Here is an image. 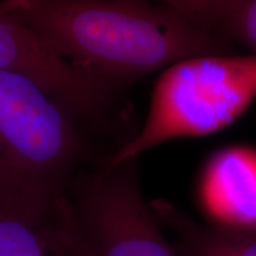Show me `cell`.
<instances>
[{"instance_id":"6da1fadb","label":"cell","mask_w":256,"mask_h":256,"mask_svg":"<svg viewBox=\"0 0 256 256\" xmlns=\"http://www.w3.org/2000/svg\"><path fill=\"white\" fill-rule=\"evenodd\" d=\"M0 6L64 60L114 87L182 60L232 50L166 2L5 0Z\"/></svg>"},{"instance_id":"7a4b0ae2","label":"cell","mask_w":256,"mask_h":256,"mask_svg":"<svg viewBox=\"0 0 256 256\" xmlns=\"http://www.w3.org/2000/svg\"><path fill=\"white\" fill-rule=\"evenodd\" d=\"M80 122L36 83L0 72V191L55 200L88 156Z\"/></svg>"},{"instance_id":"3957f363","label":"cell","mask_w":256,"mask_h":256,"mask_svg":"<svg viewBox=\"0 0 256 256\" xmlns=\"http://www.w3.org/2000/svg\"><path fill=\"white\" fill-rule=\"evenodd\" d=\"M256 98V55H208L165 69L153 88L145 122L106 159L139 158L174 139L209 136L235 122Z\"/></svg>"},{"instance_id":"277c9868","label":"cell","mask_w":256,"mask_h":256,"mask_svg":"<svg viewBox=\"0 0 256 256\" xmlns=\"http://www.w3.org/2000/svg\"><path fill=\"white\" fill-rule=\"evenodd\" d=\"M139 158L80 171L60 206L86 256H180L144 198Z\"/></svg>"},{"instance_id":"5b68a950","label":"cell","mask_w":256,"mask_h":256,"mask_svg":"<svg viewBox=\"0 0 256 256\" xmlns=\"http://www.w3.org/2000/svg\"><path fill=\"white\" fill-rule=\"evenodd\" d=\"M0 72L36 83L80 121L110 130L115 87L64 60L36 31L0 6Z\"/></svg>"},{"instance_id":"8992f818","label":"cell","mask_w":256,"mask_h":256,"mask_svg":"<svg viewBox=\"0 0 256 256\" xmlns=\"http://www.w3.org/2000/svg\"><path fill=\"white\" fill-rule=\"evenodd\" d=\"M196 196L210 226L256 232V148L228 146L210 156L198 177Z\"/></svg>"},{"instance_id":"52a82bcc","label":"cell","mask_w":256,"mask_h":256,"mask_svg":"<svg viewBox=\"0 0 256 256\" xmlns=\"http://www.w3.org/2000/svg\"><path fill=\"white\" fill-rule=\"evenodd\" d=\"M57 198L0 191V256H69L54 232Z\"/></svg>"},{"instance_id":"ba28073f","label":"cell","mask_w":256,"mask_h":256,"mask_svg":"<svg viewBox=\"0 0 256 256\" xmlns=\"http://www.w3.org/2000/svg\"><path fill=\"white\" fill-rule=\"evenodd\" d=\"M150 206L160 226L174 234L180 256H256V234L203 226L165 200Z\"/></svg>"},{"instance_id":"9c48e42d","label":"cell","mask_w":256,"mask_h":256,"mask_svg":"<svg viewBox=\"0 0 256 256\" xmlns=\"http://www.w3.org/2000/svg\"><path fill=\"white\" fill-rule=\"evenodd\" d=\"M168 4L202 30L238 42L256 55V0H168Z\"/></svg>"},{"instance_id":"30bf717a","label":"cell","mask_w":256,"mask_h":256,"mask_svg":"<svg viewBox=\"0 0 256 256\" xmlns=\"http://www.w3.org/2000/svg\"><path fill=\"white\" fill-rule=\"evenodd\" d=\"M69 250H70V254L72 256H86L84 252L81 248H80V246L76 243L74 240L69 242Z\"/></svg>"},{"instance_id":"8fae6325","label":"cell","mask_w":256,"mask_h":256,"mask_svg":"<svg viewBox=\"0 0 256 256\" xmlns=\"http://www.w3.org/2000/svg\"><path fill=\"white\" fill-rule=\"evenodd\" d=\"M255 232V234H256V232Z\"/></svg>"}]
</instances>
